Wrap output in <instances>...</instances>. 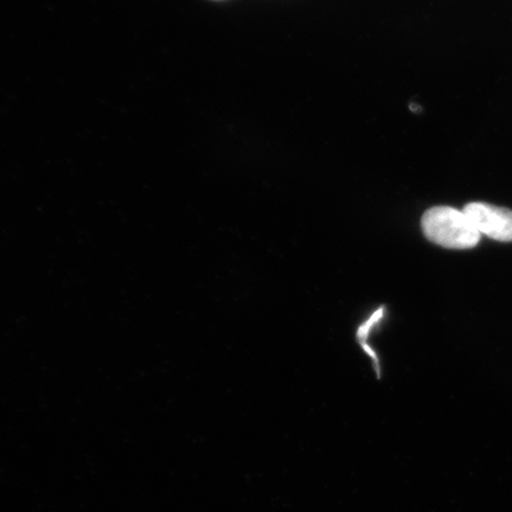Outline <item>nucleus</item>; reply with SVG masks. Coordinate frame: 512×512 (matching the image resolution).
I'll use <instances>...</instances> for the list:
<instances>
[{
    "label": "nucleus",
    "instance_id": "obj_1",
    "mask_svg": "<svg viewBox=\"0 0 512 512\" xmlns=\"http://www.w3.org/2000/svg\"><path fill=\"white\" fill-rule=\"evenodd\" d=\"M426 238L448 249H470L480 241V233L463 210L434 207L422 216Z\"/></svg>",
    "mask_w": 512,
    "mask_h": 512
},
{
    "label": "nucleus",
    "instance_id": "obj_2",
    "mask_svg": "<svg viewBox=\"0 0 512 512\" xmlns=\"http://www.w3.org/2000/svg\"><path fill=\"white\" fill-rule=\"evenodd\" d=\"M480 235L501 242H512V211L482 202L466 204L463 209Z\"/></svg>",
    "mask_w": 512,
    "mask_h": 512
}]
</instances>
